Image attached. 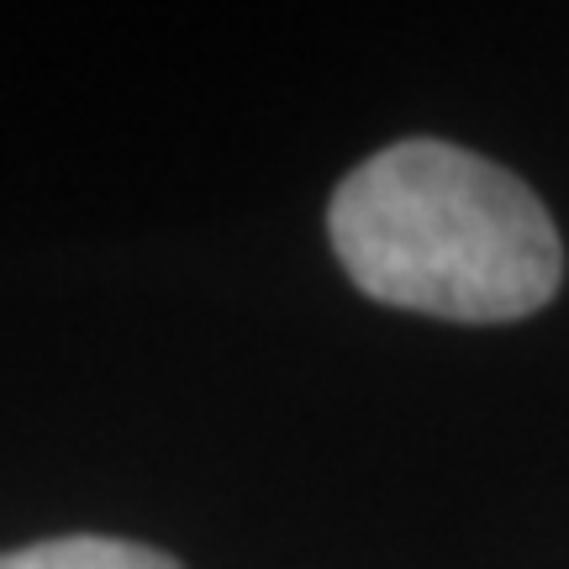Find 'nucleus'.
Wrapping results in <instances>:
<instances>
[{
    "label": "nucleus",
    "mask_w": 569,
    "mask_h": 569,
    "mask_svg": "<svg viewBox=\"0 0 569 569\" xmlns=\"http://www.w3.org/2000/svg\"><path fill=\"white\" fill-rule=\"evenodd\" d=\"M0 569H184L174 553L127 543V538H101V532H74V538H48L27 549L0 553Z\"/></svg>",
    "instance_id": "2"
},
{
    "label": "nucleus",
    "mask_w": 569,
    "mask_h": 569,
    "mask_svg": "<svg viewBox=\"0 0 569 569\" xmlns=\"http://www.w3.org/2000/svg\"><path fill=\"white\" fill-rule=\"evenodd\" d=\"M327 238L369 301L443 322H517L565 280L549 206L511 169L438 138L390 142L343 174Z\"/></svg>",
    "instance_id": "1"
}]
</instances>
